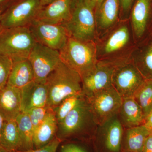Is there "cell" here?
I'll use <instances>...</instances> for the list:
<instances>
[{
	"instance_id": "2",
	"label": "cell",
	"mask_w": 152,
	"mask_h": 152,
	"mask_svg": "<svg viewBox=\"0 0 152 152\" xmlns=\"http://www.w3.org/2000/svg\"><path fill=\"white\" fill-rule=\"evenodd\" d=\"M99 126L88 98L85 97L58 124L56 137L62 142L86 134L95 136Z\"/></svg>"
},
{
	"instance_id": "32",
	"label": "cell",
	"mask_w": 152,
	"mask_h": 152,
	"mask_svg": "<svg viewBox=\"0 0 152 152\" xmlns=\"http://www.w3.org/2000/svg\"><path fill=\"white\" fill-rule=\"evenodd\" d=\"M59 152H88L83 147L74 142H66L61 145Z\"/></svg>"
},
{
	"instance_id": "38",
	"label": "cell",
	"mask_w": 152,
	"mask_h": 152,
	"mask_svg": "<svg viewBox=\"0 0 152 152\" xmlns=\"http://www.w3.org/2000/svg\"><path fill=\"white\" fill-rule=\"evenodd\" d=\"M0 152H14V151H8L6 150L4 148L1 146L0 145Z\"/></svg>"
},
{
	"instance_id": "12",
	"label": "cell",
	"mask_w": 152,
	"mask_h": 152,
	"mask_svg": "<svg viewBox=\"0 0 152 152\" xmlns=\"http://www.w3.org/2000/svg\"><path fill=\"white\" fill-rule=\"evenodd\" d=\"M36 42L59 51L69 37L64 25L46 23L35 20L28 27Z\"/></svg>"
},
{
	"instance_id": "34",
	"label": "cell",
	"mask_w": 152,
	"mask_h": 152,
	"mask_svg": "<svg viewBox=\"0 0 152 152\" xmlns=\"http://www.w3.org/2000/svg\"><path fill=\"white\" fill-rule=\"evenodd\" d=\"M103 0H84L87 5L92 9L94 11L99 5Z\"/></svg>"
},
{
	"instance_id": "19",
	"label": "cell",
	"mask_w": 152,
	"mask_h": 152,
	"mask_svg": "<svg viewBox=\"0 0 152 152\" xmlns=\"http://www.w3.org/2000/svg\"><path fill=\"white\" fill-rule=\"evenodd\" d=\"M58 129V122L54 111L52 109L42 123L34 132V149L41 148L50 142L56 137Z\"/></svg>"
},
{
	"instance_id": "39",
	"label": "cell",
	"mask_w": 152,
	"mask_h": 152,
	"mask_svg": "<svg viewBox=\"0 0 152 152\" xmlns=\"http://www.w3.org/2000/svg\"><path fill=\"white\" fill-rule=\"evenodd\" d=\"M8 1V0H0V7Z\"/></svg>"
},
{
	"instance_id": "25",
	"label": "cell",
	"mask_w": 152,
	"mask_h": 152,
	"mask_svg": "<svg viewBox=\"0 0 152 152\" xmlns=\"http://www.w3.org/2000/svg\"><path fill=\"white\" fill-rule=\"evenodd\" d=\"M136 67L146 80H152V44L144 48L140 54L131 55Z\"/></svg>"
},
{
	"instance_id": "41",
	"label": "cell",
	"mask_w": 152,
	"mask_h": 152,
	"mask_svg": "<svg viewBox=\"0 0 152 152\" xmlns=\"http://www.w3.org/2000/svg\"><path fill=\"white\" fill-rule=\"evenodd\" d=\"M151 132H152L151 134H152V131H151Z\"/></svg>"
},
{
	"instance_id": "14",
	"label": "cell",
	"mask_w": 152,
	"mask_h": 152,
	"mask_svg": "<svg viewBox=\"0 0 152 152\" xmlns=\"http://www.w3.org/2000/svg\"><path fill=\"white\" fill-rule=\"evenodd\" d=\"M73 2V0H54L42 7L35 20L51 24H64L72 16Z\"/></svg>"
},
{
	"instance_id": "6",
	"label": "cell",
	"mask_w": 152,
	"mask_h": 152,
	"mask_svg": "<svg viewBox=\"0 0 152 152\" xmlns=\"http://www.w3.org/2000/svg\"><path fill=\"white\" fill-rule=\"evenodd\" d=\"M64 25L71 37L95 42L97 38L94 11L84 0H73L72 16Z\"/></svg>"
},
{
	"instance_id": "33",
	"label": "cell",
	"mask_w": 152,
	"mask_h": 152,
	"mask_svg": "<svg viewBox=\"0 0 152 152\" xmlns=\"http://www.w3.org/2000/svg\"><path fill=\"white\" fill-rule=\"evenodd\" d=\"M142 152H152V134L147 138Z\"/></svg>"
},
{
	"instance_id": "11",
	"label": "cell",
	"mask_w": 152,
	"mask_h": 152,
	"mask_svg": "<svg viewBox=\"0 0 152 152\" xmlns=\"http://www.w3.org/2000/svg\"><path fill=\"white\" fill-rule=\"evenodd\" d=\"M28 60L34 71L36 83L45 84L47 77L61 61L59 52L36 42Z\"/></svg>"
},
{
	"instance_id": "3",
	"label": "cell",
	"mask_w": 152,
	"mask_h": 152,
	"mask_svg": "<svg viewBox=\"0 0 152 152\" xmlns=\"http://www.w3.org/2000/svg\"><path fill=\"white\" fill-rule=\"evenodd\" d=\"M59 52L62 61L81 77L94 70L98 62L95 41L79 40L69 37Z\"/></svg>"
},
{
	"instance_id": "27",
	"label": "cell",
	"mask_w": 152,
	"mask_h": 152,
	"mask_svg": "<svg viewBox=\"0 0 152 152\" xmlns=\"http://www.w3.org/2000/svg\"><path fill=\"white\" fill-rule=\"evenodd\" d=\"M85 97L82 93L70 96L64 99L53 109L58 124L61 122Z\"/></svg>"
},
{
	"instance_id": "4",
	"label": "cell",
	"mask_w": 152,
	"mask_h": 152,
	"mask_svg": "<svg viewBox=\"0 0 152 152\" xmlns=\"http://www.w3.org/2000/svg\"><path fill=\"white\" fill-rule=\"evenodd\" d=\"M131 34L127 20H122L96 40L98 61L118 58L132 54L123 53L129 46Z\"/></svg>"
},
{
	"instance_id": "5",
	"label": "cell",
	"mask_w": 152,
	"mask_h": 152,
	"mask_svg": "<svg viewBox=\"0 0 152 152\" xmlns=\"http://www.w3.org/2000/svg\"><path fill=\"white\" fill-rule=\"evenodd\" d=\"M36 43L28 27L3 29L0 32V55L13 61L28 59Z\"/></svg>"
},
{
	"instance_id": "16",
	"label": "cell",
	"mask_w": 152,
	"mask_h": 152,
	"mask_svg": "<svg viewBox=\"0 0 152 152\" xmlns=\"http://www.w3.org/2000/svg\"><path fill=\"white\" fill-rule=\"evenodd\" d=\"M21 91L7 85L0 90V114L5 121H13L20 113Z\"/></svg>"
},
{
	"instance_id": "10",
	"label": "cell",
	"mask_w": 152,
	"mask_h": 152,
	"mask_svg": "<svg viewBox=\"0 0 152 152\" xmlns=\"http://www.w3.org/2000/svg\"><path fill=\"white\" fill-rule=\"evenodd\" d=\"M88 99L98 126L118 115L123 100L113 86L95 93Z\"/></svg>"
},
{
	"instance_id": "35",
	"label": "cell",
	"mask_w": 152,
	"mask_h": 152,
	"mask_svg": "<svg viewBox=\"0 0 152 152\" xmlns=\"http://www.w3.org/2000/svg\"><path fill=\"white\" fill-rule=\"evenodd\" d=\"M144 125L152 131V110L145 118Z\"/></svg>"
},
{
	"instance_id": "40",
	"label": "cell",
	"mask_w": 152,
	"mask_h": 152,
	"mask_svg": "<svg viewBox=\"0 0 152 152\" xmlns=\"http://www.w3.org/2000/svg\"><path fill=\"white\" fill-rule=\"evenodd\" d=\"M1 14L0 13V32L2 30L1 27Z\"/></svg>"
},
{
	"instance_id": "37",
	"label": "cell",
	"mask_w": 152,
	"mask_h": 152,
	"mask_svg": "<svg viewBox=\"0 0 152 152\" xmlns=\"http://www.w3.org/2000/svg\"><path fill=\"white\" fill-rule=\"evenodd\" d=\"M4 122V120L3 118V117L0 114V133H1V131L2 129Z\"/></svg>"
},
{
	"instance_id": "8",
	"label": "cell",
	"mask_w": 152,
	"mask_h": 152,
	"mask_svg": "<svg viewBox=\"0 0 152 152\" xmlns=\"http://www.w3.org/2000/svg\"><path fill=\"white\" fill-rule=\"evenodd\" d=\"M145 80L136 67L131 56L116 68L112 85L122 99H124L133 97Z\"/></svg>"
},
{
	"instance_id": "30",
	"label": "cell",
	"mask_w": 152,
	"mask_h": 152,
	"mask_svg": "<svg viewBox=\"0 0 152 152\" xmlns=\"http://www.w3.org/2000/svg\"><path fill=\"white\" fill-rule=\"evenodd\" d=\"M135 0H119L120 16L121 20H127Z\"/></svg>"
},
{
	"instance_id": "31",
	"label": "cell",
	"mask_w": 152,
	"mask_h": 152,
	"mask_svg": "<svg viewBox=\"0 0 152 152\" xmlns=\"http://www.w3.org/2000/svg\"><path fill=\"white\" fill-rule=\"evenodd\" d=\"M62 142L59 139L56 137L47 145L37 149H31L26 151H16L14 152H56L58 148Z\"/></svg>"
},
{
	"instance_id": "13",
	"label": "cell",
	"mask_w": 152,
	"mask_h": 152,
	"mask_svg": "<svg viewBox=\"0 0 152 152\" xmlns=\"http://www.w3.org/2000/svg\"><path fill=\"white\" fill-rule=\"evenodd\" d=\"M124 130L118 115L98 126L95 136L103 152H121Z\"/></svg>"
},
{
	"instance_id": "17",
	"label": "cell",
	"mask_w": 152,
	"mask_h": 152,
	"mask_svg": "<svg viewBox=\"0 0 152 152\" xmlns=\"http://www.w3.org/2000/svg\"><path fill=\"white\" fill-rule=\"evenodd\" d=\"M21 112L26 113L34 107L47 106L48 92L45 84L31 82L21 89Z\"/></svg>"
},
{
	"instance_id": "29",
	"label": "cell",
	"mask_w": 152,
	"mask_h": 152,
	"mask_svg": "<svg viewBox=\"0 0 152 152\" xmlns=\"http://www.w3.org/2000/svg\"><path fill=\"white\" fill-rule=\"evenodd\" d=\"M52 108L48 106L34 107L26 112L28 115L34 128V132L42 123L47 114Z\"/></svg>"
},
{
	"instance_id": "1",
	"label": "cell",
	"mask_w": 152,
	"mask_h": 152,
	"mask_svg": "<svg viewBox=\"0 0 152 152\" xmlns=\"http://www.w3.org/2000/svg\"><path fill=\"white\" fill-rule=\"evenodd\" d=\"M47 106L53 109L64 99L82 93L80 75L64 63L61 61L47 77Z\"/></svg>"
},
{
	"instance_id": "21",
	"label": "cell",
	"mask_w": 152,
	"mask_h": 152,
	"mask_svg": "<svg viewBox=\"0 0 152 152\" xmlns=\"http://www.w3.org/2000/svg\"><path fill=\"white\" fill-rule=\"evenodd\" d=\"M118 117L124 129L140 126L145 122L141 109L133 97L123 99Z\"/></svg>"
},
{
	"instance_id": "36",
	"label": "cell",
	"mask_w": 152,
	"mask_h": 152,
	"mask_svg": "<svg viewBox=\"0 0 152 152\" xmlns=\"http://www.w3.org/2000/svg\"><path fill=\"white\" fill-rule=\"evenodd\" d=\"M54 1V0H40L41 4H42V6L43 7L48 4L51 3L52 2H53V1Z\"/></svg>"
},
{
	"instance_id": "7",
	"label": "cell",
	"mask_w": 152,
	"mask_h": 152,
	"mask_svg": "<svg viewBox=\"0 0 152 152\" xmlns=\"http://www.w3.org/2000/svg\"><path fill=\"white\" fill-rule=\"evenodd\" d=\"M129 56L99 60L94 70L82 79V93L86 97L113 86L112 81L117 66Z\"/></svg>"
},
{
	"instance_id": "20",
	"label": "cell",
	"mask_w": 152,
	"mask_h": 152,
	"mask_svg": "<svg viewBox=\"0 0 152 152\" xmlns=\"http://www.w3.org/2000/svg\"><path fill=\"white\" fill-rule=\"evenodd\" d=\"M151 130L143 124L124 129L121 152H142Z\"/></svg>"
},
{
	"instance_id": "24",
	"label": "cell",
	"mask_w": 152,
	"mask_h": 152,
	"mask_svg": "<svg viewBox=\"0 0 152 152\" xmlns=\"http://www.w3.org/2000/svg\"><path fill=\"white\" fill-rule=\"evenodd\" d=\"M15 121L21 139L23 151L34 149V130L28 115L27 113L21 112Z\"/></svg>"
},
{
	"instance_id": "26",
	"label": "cell",
	"mask_w": 152,
	"mask_h": 152,
	"mask_svg": "<svg viewBox=\"0 0 152 152\" xmlns=\"http://www.w3.org/2000/svg\"><path fill=\"white\" fill-rule=\"evenodd\" d=\"M133 98L140 107L145 120L152 110V80H145Z\"/></svg>"
},
{
	"instance_id": "28",
	"label": "cell",
	"mask_w": 152,
	"mask_h": 152,
	"mask_svg": "<svg viewBox=\"0 0 152 152\" xmlns=\"http://www.w3.org/2000/svg\"><path fill=\"white\" fill-rule=\"evenodd\" d=\"M13 61L5 55H0V90L7 86Z\"/></svg>"
},
{
	"instance_id": "18",
	"label": "cell",
	"mask_w": 152,
	"mask_h": 152,
	"mask_svg": "<svg viewBox=\"0 0 152 152\" xmlns=\"http://www.w3.org/2000/svg\"><path fill=\"white\" fill-rule=\"evenodd\" d=\"M152 0H136L130 12L133 34L137 39L145 32L151 12Z\"/></svg>"
},
{
	"instance_id": "15",
	"label": "cell",
	"mask_w": 152,
	"mask_h": 152,
	"mask_svg": "<svg viewBox=\"0 0 152 152\" xmlns=\"http://www.w3.org/2000/svg\"><path fill=\"white\" fill-rule=\"evenodd\" d=\"M119 0H103L95 10L97 34L102 36L118 23Z\"/></svg>"
},
{
	"instance_id": "22",
	"label": "cell",
	"mask_w": 152,
	"mask_h": 152,
	"mask_svg": "<svg viewBox=\"0 0 152 152\" xmlns=\"http://www.w3.org/2000/svg\"><path fill=\"white\" fill-rule=\"evenodd\" d=\"M34 80V71L28 59L13 61L7 85L21 89Z\"/></svg>"
},
{
	"instance_id": "23",
	"label": "cell",
	"mask_w": 152,
	"mask_h": 152,
	"mask_svg": "<svg viewBox=\"0 0 152 152\" xmlns=\"http://www.w3.org/2000/svg\"><path fill=\"white\" fill-rule=\"evenodd\" d=\"M0 145L10 151H23L15 120L5 121L0 133Z\"/></svg>"
},
{
	"instance_id": "9",
	"label": "cell",
	"mask_w": 152,
	"mask_h": 152,
	"mask_svg": "<svg viewBox=\"0 0 152 152\" xmlns=\"http://www.w3.org/2000/svg\"><path fill=\"white\" fill-rule=\"evenodd\" d=\"M42 7L40 0H18L1 14L2 29L28 27Z\"/></svg>"
}]
</instances>
